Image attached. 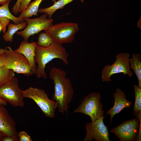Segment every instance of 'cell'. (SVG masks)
I'll use <instances>...</instances> for the list:
<instances>
[{
  "label": "cell",
  "mask_w": 141,
  "mask_h": 141,
  "mask_svg": "<svg viewBox=\"0 0 141 141\" xmlns=\"http://www.w3.org/2000/svg\"><path fill=\"white\" fill-rule=\"evenodd\" d=\"M21 0H17L15 4L12 8V11L15 15L19 13V7Z\"/></svg>",
  "instance_id": "4316f807"
},
{
  "label": "cell",
  "mask_w": 141,
  "mask_h": 141,
  "mask_svg": "<svg viewBox=\"0 0 141 141\" xmlns=\"http://www.w3.org/2000/svg\"><path fill=\"white\" fill-rule=\"evenodd\" d=\"M0 103L5 105H7V102L0 97Z\"/></svg>",
  "instance_id": "1f68e13d"
},
{
  "label": "cell",
  "mask_w": 141,
  "mask_h": 141,
  "mask_svg": "<svg viewBox=\"0 0 141 141\" xmlns=\"http://www.w3.org/2000/svg\"><path fill=\"white\" fill-rule=\"evenodd\" d=\"M57 0H52V2L54 3L55 2L57 1Z\"/></svg>",
  "instance_id": "d590c367"
},
{
  "label": "cell",
  "mask_w": 141,
  "mask_h": 141,
  "mask_svg": "<svg viewBox=\"0 0 141 141\" xmlns=\"http://www.w3.org/2000/svg\"><path fill=\"white\" fill-rule=\"evenodd\" d=\"M31 0H21L19 7V12L25 10L28 7Z\"/></svg>",
  "instance_id": "cb8c5ba5"
},
{
  "label": "cell",
  "mask_w": 141,
  "mask_h": 141,
  "mask_svg": "<svg viewBox=\"0 0 141 141\" xmlns=\"http://www.w3.org/2000/svg\"><path fill=\"white\" fill-rule=\"evenodd\" d=\"M101 96L98 92L89 94L74 110L75 113H81L89 116L92 122L103 116L104 114L101 101Z\"/></svg>",
  "instance_id": "5b68a950"
},
{
  "label": "cell",
  "mask_w": 141,
  "mask_h": 141,
  "mask_svg": "<svg viewBox=\"0 0 141 141\" xmlns=\"http://www.w3.org/2000/svg\"><path fill=\"white\" fill-rule=\"evenodd\" d=\"M79 30L76 23L63 22L52 25L44 31L51 37L54 42L62 45L72 43Z\"/></svg>",
  "instance_id": "3957f363"
},
{
  "label": "cell",
  "mask_w": 141,
  "mask_h": 141,
  "mask_svg": "<svg viewBox=\"0 0 141 141\" xmlns=\"http://www.w3.org/2000/svg\"><path fill=\"white\" fill-rule=\"evenodd\" d=\"M34 61L38 64L36 70V77L45 79L47 76L45 72L46 65L55 58L63 61L65 64L69 62L68 60V54L62 45L54 42L49 46L43 48L37 45L35 50Z\"/></svg>",
  "instance_id": "7a4b0ae2"
},
{
  "label": "cell",
  "mask_w": 141,
  "mask_h": 141,
  "mask_svg": "<svg viewBox=\"0 0 141 141\" xmlns=\"http://www.w3.org/2000/svg\"><path fill=\"white\" fill-rule=\"evenodd\" d=\"M4 106L0 103V134L4 136L17 137L15 122Z\"/></svg>",
  "instance_id": "7c38bea8"
},
{
  "label": "cell",
  "mask_w": 141,
  "mask_h": 141,
  "mask_svg": "<svg viewBox=\"0 0 141 141\" xmlns=\"http://www.w3.org/2000/svg\"><path fill=\"white\" fill-rule=\"evenodd\" d=\"M49 76L54 85L52 100L57 102L59 112L67 113L69 104L72 99L74 92L71 81L66 77L65 71L58 68H52Z\"/></svg>",
  "instance_id": "6da1fadb"
},
{
  "label": "cell",
  "mask_w": 141,
  "mask_h": 141,
  "mask_svg": "<svg viewBox=\"0 0 141 141\" xmlns=\"http://www.w3.org/2000/svg\"><path fill=\"white\" fill-rule=\"evenodd\" d=\"M23 91L19 86L18 79L14 76L9 83L0 87V97L14 107H23Z\"/></svg>",
  "instance_id": "ba28073f"
},
{
  "label": "cell",
  "mask_w": 141,
  "mask_h": 141,
  "mask_svg": "<svg viewBox=\"0 0 141 141\" xmlns=\"http://www.w3.org/2000/svg\"><path fill=\"white\" fill-rule=\"evenodd\" d=\"M4 53V49H0V54H3Z\"/></svg>",
  "instance_id": "d6a6232c"
},
{
  "label": "cell",
  "mask_w": 141,
  "mask_h": 141,
  "mask_svg": "<svg viewBox=\"0 0 141 141\" xmlns=\"http://www.w3.org/2000/svg\"><path fill=\"white\" fill-rule=\"evenodd\" d=\"M113 96L114 99L113 106L106 112L107 114L110 115V123L112 124V119L114 116L120 113L121 110L125 108H129L132 102L126 99V96L125 93L119 88H117Z\"/></svg>",
  "instance_id": "4fadbf2b"
},
{
  "label": "cell",
  "mask_w": 141,
  "mask_h": 141,
  "mask_svg": "<svg viewBox=\"0 0 141 141\" xmlns=\"http://www.w3.org/2000/svg\"><path fill=\"white\" fill-rule=\"evenodd\" d=\"M19 139L17 137L11 136H4L1 141H14L18 140Z\"/></svg>",
  "instance_id": "83f0119b"
},
{
  "label": "cell",
  "mask_w": 141,
  "mask_h": 141,
  "mask_svg": "<svg viewBox=\"0 0 141 141\" xmlns=\"http://www.w3.org/2000/svg\"><path fill=\"white\" fill-rule=\"evenodd\" d=\"M11 1V0H0V4L3 5L7 3H9Z\"/></svg>",
  "instance_id": "f546056e"
},
{
  "label": "cell",
  "mask_w": 141,
  "mask_h": 141,
  "mask_svg": "<svg viewBox=\"0 0 141 141\" xmlns=\"http://www.w3.org/2000/svg\"><path fill=\"white\" fill-rule=\"evenodd\" d=\"M134 116L137 118L139 122V130L136 139V141H140L141 140V111L137 113Z\"/></svg>",
  "instance_id": "d4e9b609"
},
{
  "label": "cell",
  "mask_w": 141,
  "mask_h": 141,
  "mask_svg": "<svg viewBox=\"0 0 141 141\" xmlns=\"http://www.w3.org/2000/svg\"><path fill=\"white\" fill-rule=\"evenodd\" d=\"M129 59L130 67L133 69L138 81V86L141 88V56L140 54L133 53Z\"/></svg>",
  "instance_id": "9a60e30c"
},
{
  "label": "cell",
  "mask_w": 141,
  "mask_h": 141,
  "mask_svg": "<svg viewBox=\"0 0 141 141\" xmlns=\"http://www.w3.org/2000/svg\"><path fill=\"white\" fill-rule=\"evenodd\" d=\"M135 96V100L133 108V116L141 111V88L138 85L133 86Z\"/></svg>",
  "instance_id": "44dd1931"
},
{
  "label": "cell",
  "mask_w": 141,
  "mask_h": 141,
  "mask_svg": "<svg viewBox=\"0 0 141 141\" xmlns=\"http://www.w3.org/2000/svg\"><path fill=\"white\" fill-rule=\"evenodd\" d=\"M37 45L36 42L30 43L24 40L19 48L14 50L15 52L22 54L27 58L30 64L32 71L34 74H36L37 67L34 61L35 49Z\"/></svg>",
  "instance_id": "5bb4252c"
},
{
  "label": "cell",
  "mask_w": 141,
  "mask_h": 141,
  "mask_svg": "<svg viewBox=\"0 0 141 141\" xmlns=\"http://www.w3.org/2000/svg\"><path fill=\"white\" fill-rule=\"evenodd\" d=\"M14 72L4 65L0 67V87L9 83L15 76Z\"/></svg>",
  "instance_id": "d6986e66"
},
{
  "label": "cell",
  "mask_w": 141,
  "mask_h": 141,
  "mask_svg": "<svg viewBox=\"0 0 141 141\" xmlns=\"http://www.w3.org/2000/svg\"><path fill=\"white\" fill-rule=\"evenodd\" d=\"M4 54L5 58L4 66L8 69L27 77L33 75L29 62L24 55L15 52L10 46L5 48Z\"/></svg>",
  "instance_id": "52a82bcc"
},
{
  "label": "cell",
  "mask_w": 141,
  "mask_h": 141,
  "mask_svg": "<svg viewBox=\"0 0 141 141\" xmlns=\"http://www.w3.org/2000/svg\"><path fill=\"white\" fill-rule=\"evenodd\" d=\"M48 15L45 13L38 18L31 19L25 18L23 20L27 23L26 27L23 30L17 31L16 33L23 37L24 40L28 41L29 37L34 34H38L39 32L44 30L53 25L54 19L47 18Z\"/></svg>",
  "instance_id": "9c48e42d"
},
{
  "label": "cell",
  "mask_w": 141,
  "mask_h": 141,
  "mask_svg": "<svg viewBox=\"0 0 141 141\" xmlns=\"http://www.w3.org/2000/svg\"><path fill=\"white\" fill-rule=\"evenodd\" d=\"M27 24L26 21H23L17 24L9 23L8 25V31L3 36V39L6 42H12L13 37L14 34L18 30L25 28Z\"/></svg>",
  "instance_id": "e0dca14e"
},
{
  "label": "cell",
  "mask_w": 141,
  "mask_h": 141,
  "mask_svg": "<svg viewBox=\"0 0 141 141\" xmlns=\"http://www.w3.org/2000/svg\"><path fill=\"white\" fill-rule=\"evenodd\" d=\"M4 136L2 134H0V140H1L3 137Z\"/></svg>",
  "instance_id": "836d02e7"
},
{
  "label": "cell",
  "mask_w": 141,
  "mask_h": 141,
  "mask_svg": "<svg viewBox=\"0 0 141 141\" xmlns=\"http://www.w3.org/2000/svg\"><path fill=\"white\" fill-rule=\"evenodd\" d=\"M137 27L139 28L140 30L141 29V16L139 17L137 22Z\"/></svg>",
  "instance_id": "4dcf8cb0"
},
{
  "label": "cell",
  "mask_w": 141,
  "mask_h": 141,
  "mask_svg": "<svg viewBox=\"0 0 141 141\" xmlns=\"http://www.w3.org/2000/svg\"><path fill=\"white\" fill-rule=\"evenodd\" d=\"M43 0H35L32 2L25 10L21 12L19 17L23 19L33 16H37L39 5Z\"/></svg>",
  "instance_id": "ac0fdd59"
},
{
  "label": "cell",
  "mask_w": 141,
  "mask_h": 141,
  "mask_svg": "<svg viewBox=\"0 0 141 141\" xmlns=\"http://www.w3.org/2000/svg\"><path fill=\"white\" fill-rule=\"evenodd\" d=\"M18 135L20 141H32L31 137L25 131L20 132Z\"/></svg>",
  "instance_id": "603a6c76"
},
{
  "label": "cell",
  "mask_w": 141,
  "mask_h": 141,
  "mask_svg": "<svg viewBox=\"0 0 141 141\" xmlns=\"http://www.w3.org/2000/svg\"><path fill=\"white\" fill-rule=\"evenodd\" d=\"M54 42L51 37L46 32H42L39 34L37 45L40 47L45 48L49 46Z\"/></svg>",
  "instance_id": "7402d4cb"
},
{
  "label": "cell",
  "mask_w": 141,
  "mask_h": 141,
  "mask_svg": "<svg viewBox=\"0 0 141 141\" xmlns=\"http://www.w3.org/2000/svg\"><path fill=\"white\" fill-rule=\"evenodd\" d=\"M105 115L95 121L87 123L85 126L86 133L84 141H110L108 128L104 124L103 120Z\"/></svg>",
  "instance_id": "30bf717a"
},
{
  "label": "cell",
  "mask_w": 141,
  "mask_h": 141,
  "mask_svg": "<svg viewBox=\"0 0 141 141\" xmlns=\"http://www.w3.org/2000/svg\"><path fill=\"white\" fill-rule=\"evenodd\" d=\"M74 0H58L55 2L53 5L48 7L39 9L38 11L39 13L47 14L48 16V19H52L53 14L58 9H63L64 6ZM81 2L84 0H80Z\"/></svg>",
  "instance_id": "2e32d148"
},
{
  "label": "cell",
  "mask_w": 141,
  "mask_h": 141,
  "mask_svg": "<svg viewBox=\"0 0 141 141\" xmlns=\"http://www.w3.org/2000/svg\"><path fill=\"white\" fill-rule=\"evenodd\" d=\"M9 3H7L0 7V18H8L11 20L15 24H19L23 21L22 19L14 16L10 12L9 9Z\"/></svg>",
  "instance_id": "ffe728a7"
},
{
  "label": "cell",
  "mask_w": 141,
  "mask_h": 141,
  "mask_svg": "<svg viewBox=\"0 0 141 141\" xmlns=\"http://www.w3.org/2000/svg\"><path fill=\"white\" fill-rule=\"evenodd\" d=\"M23 93L24 98H31L36 103L46 117H54L58 104L56 102L49 99L43 90L31 87L23 91Z\"/></svg>",
  "instance_id": "277c9868"
},
{
  "label": "cell",
  "mask_w": 141,
  "mask_h": 141,
  "mask_svg": "<svg viewBox=\"0 0 141 141\" xmlns=\"http://www.w3.org/2000/svg\"><path fill=\"white\" fill-rule=\"evenodd\" d=\"M10 20L6 18H0V23L2 26V31L4 33H5L6 26L9 24Z\"/></svg>",
  "instance_id": "484cf974"
},
{
  "label": "cell",
  "mask_w": 141,
  "mask_h": 141,
  "mask_svg": "<svg viewBox=\"0 0 141 141\" xmlns=\"http://www.w3.org/2000/svg\"><path fill=\"white\" fill-rule=\"evenodd\" d=\"M5 58L4 53L0 54V67L5 65Z\"/></svg>",
  "instance_id": "f1b7e54d"
},
{
  "label": "cell",
  "mask_w": 141,
  "mask_h": 141,
  "mask_svg": "<svg viewBox=\"0 0 141 141\" xmlns=\"http://www.w3.org/2000/svg\"><path fill=\"white\" fill-rule=\"evenodd\" d=\"M2 27L0 23V32L2 30Z\"/></svg>",
  "instance_id": "e575fe53"
},
{
  "label": "cell",
  "mask_w": 141,
  "mask_h": 141,
  "mask_svg": "<svg viewBox=\"0 0 141 141\" xmlns=\"http://www.w3.org/2000/svg\"><path fill=\"white\" fill-rule=\"evenodd\" d=\"M138 119L126 121L110 130L121 141H134L136 139L139 127Z\"/></svg>",
  "instance_id": "8fae6325"
},
{
  "label": "cell",
  "mask_w": 141,
  "mask_h": 141,
  "mask_svg": "<svg viewBox=\"0 0 141 141\" xmlns=\"http://www.w3.org/2000/svg\"><path fill=\"white\" fill-rule=\"evenodd\" d=\"M130 56L128 53L121 52L116 56V59L112 64L106 65L102 70V81L110 82L112 76L114 74L122 73L124 75H127L132 77L133 73L130 69L129 63Z\"/></svg>",
  "instance_id": "8992f818"
}]
</instances>
